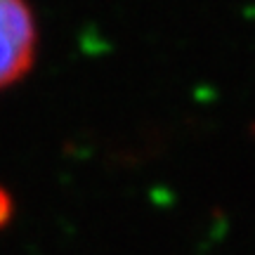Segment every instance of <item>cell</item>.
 <instances>
[{"mask_svg":"<svg viewBox=\"0 0 255 255\" xmlns=\"http://www.w3.org/2000/svg\"><path fill=\"white\" fill-rule=\"evenodd\" d=\"M38 24L26 0H0V92L21 81L36 62Z\"/></svg>","mask_w":255,"mask_h":255,"instance_id":"6da1fadb","label":"cell"}]
</instances>
